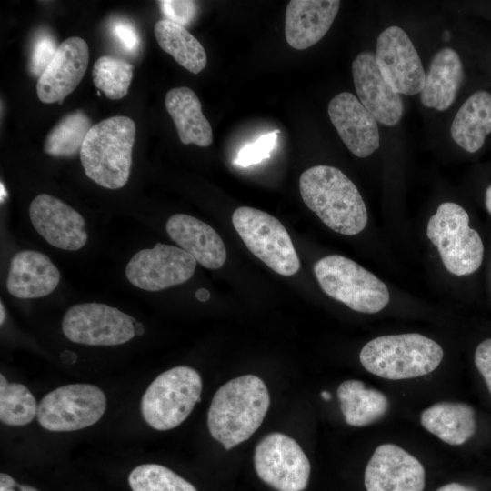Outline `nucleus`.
Wrapping results in <instances>:
<instances>
[{
    "label": "nucleus",
    "instance_id": "f257e3e1",
    "mask_svg": "<svg viewBox=\"0 0 491 491\" xmlns=\"http://www.w3.org/2000/svg\"><path fill=\"white\" fill-rule=\"evenodd\" d=\"M269 405L270 396L260 377L245 375L231 379L212 398L207 413L209 433L229 450L259 428Z\"/></svg>",
    "mask_w": 491,
    "mask_h": 491
},
{
    "label": "nucleus",
    "instance_id": "f03ea898",
    "mask_svg": "<svg viewBox=\"0 0 491 491\" xmlns=\"http://www.w3.org/2000/svg\"><path fill=\"white\" fill-rule=\"evenodd\" d=\"M304 203L330 229L342 235L360 233L367 224V211L355 184L339 169L312 166L299 178Z\"/></svg>",
    "mask_w": 491,
    "mask_h": 491
},
{
    "label": "nucleus",
    "instance_id": "7ed1b4c3",
    "mask_svg": "<svg viewBox=\"0 0 491 491\" xmlns=\"http://www.w3.org/2000/svg\"><path fill=\"white\" fill-rule=\"evenodd\" d=\"M135 138V124L127 116L109 117L93 125L80 151L86 176L102 187L122 188L130 175Z\"/></svg>",
    "mask_w": 491,
    "mask_h": 491
},
{
    "label": "nucleus",
    "instance_id": "20e7f679",
    "mask_svg": "<svg viewBox=\"0 0 491 491\" xmlns=\"http://www.w3.org/2000/svg\"><path fill=\"white\" fill-rule=\"evenodd\" d=\"M444 352L436 341L417 333L382 336L360 351L362 366L371 374L390 380L426 376L441 363Z\"/></svg>",
    "mask_w": 491,
    "mask_h": 491
},
{
    "label": "nucleus",
    "instance_id": "39448f33",
    "mask_svg": "<svg viewBox=\"0 0 491 491\" xmlns=\"http://www.w3.org/2000/svg\"><path fill=\"white\" fill-rule=\"evenodd\" d=\"M202 378L193 367L179 366L156 376L140 402L145 423L158 431L173 429L191 414L202 393Z\"/></svg>",
    "mask_w": 491,
    "mask_h": 491
},
{
    "label": "nucleus",
    "instance_id": "423d86ee",
    "mask_svg": "<svg viewBox=\"0 0 491 491\" xmlns=\"http://www.w3.org/2000/svg\"><path fill=\"white\" fill-rule=\"evenodd\" d=\"M314 273L327 296L355 311L377 313L389 302L390 295L385 283L347 257L325 256L315 264Z\"/></svg>",
    "mask_w": 491,
    "mask_h": 491
},
{
    "label": "nucleus",
    "instance_id": "0eeeda50",
    "mask_svg": "<svg viewBox=\"0 0 491 491\" xmlns=\"http://www.w3.org/2000/svg\"><path fill=\"white\" fill-rule=\"evenodd\" d=\"M428 239L437 247L446 268L456 276H466L482 264L484 245L469 226V215L459 205L442 203L427 224Z\"/></svg>",
    "mask_w": 491,
    "mask_h": 491
},
{
    "label": "nucleus",
    "instance_id": "6e6552de",
    "mask_svg": "<svg viewBox=\"0 0 491 491\" xmlns=\"http://www.w3.org/2000/svg\"><path fill=\"white\" fill-rule=\"evenodd\" d=\"M232 224L248 250L276 273L290 276L298 272L300 260L277 218L254 207L240 206L232 215Z\"/></svg>",
    "mask_w": 491,
    "mask_h": 491
},
{
    "label": "nucleus",
    "instance_id": "1a4fd4ad",
    "mask_svg": "<svg viewBox=\"0 0 491 491\" xmlns=\"http://www.w3.org/2000/svg\"><path fill=\"white\" fill-rule=\"evenodd\" d=\"M106 409L105 393L91 384H70L47 393L39 402V425L53 432H70L97 423Z\"/></svg>",
    "mask_w": 491,
    "mask_h": 491
},
{
    "label": "nucleus",
    "instance_id": "9d476101",
    "mask_svg": "<svg viewBox=\"0 0 491 491\" xmlns=\"http://www.w3.org/2000/svg\"><path fill=\"white\" fill-rule=\"evenodd\" d=\"M135 320L103 303H80L67 309L62 331L71 342L111 346L125 344L135 336Z\"/></svg>",
    "mask_w": 491,
    "mask_h": 491
},
{
    "label": "nucleus",
    "instance_id": "9b49d317",
    "mask_svg": "<svg viewBox=\"0 0 491 491\" xmlns=\"http://www.w3.org/2000/svg\"><path fill=\"white\" fill-rule=\"evenodd\" d=\"M254 466L258 477L276 491H303L310 462L299 444L279 432L265 436L256 446Z\"/></svg>",
    "mask_w": 491,
    "mask_h": 491
},
{
    "label": "nucleus",
    "instance_id": "f8f14e48",
    "mask_svg": "<svg viewBox=\"0 0 491 491\" xmlns=\"http://www.w3.org/2000/svg\"><path fill=\"white\" fill-rule=\"evenodd\" d=\"M195 266L196 260L186 251L157 243L132 256L125 266V276L133 286L155 292L185 283Z\"/></svg>",
    "mask_w": 491,
    "mask_h": 491
},
{
    "label": "nucleus",
    "instance_id": "ddd939ff",
    "mask_svg": "<svg viewBox=\"0 0 491 491\" xmlns=\"http://www.w3.org/2000/svg\"><path fill=\"white\" fill-rule=\"evenodd\" d=\"M375 56L382 76L396 93L413 95L421 92L426 74L418 53L402 28L391 25L378 35Z\"/></svg>",
    "mask_w": 491,
    "mask_h": 491
},
{
    "label": "nucleus",
    "instance_id": "4468645a",
    "mask_svg": "<svg viewBox=\"0 0 491 491\" xmlns=\"http://www.w3.org/2000/svg\"><path fill=\"white\" fill-rule=\"evenodd\" d=\"M29 216L36 232L56 248L76 251L87 242L82 215L51 195H36L30 204Z\"/></svg>",
    "mask_w": 491,
    "mask_h": 491
},
{
    "label": "nucleus",
    "instance_id": "2eb2a0df",
    "mask_svg": "<svg viewBox=\"0 0 491 491\" xmlns=\"http://www.w3.org/2000/svg\"><path fill=\"white\" fill-rule=\"evenodd\" d=\"M364 482L366 491H423L426 473L414 456L396 445L383 444L369 459Z\"/></svg>",
    "mask_w": 491,
    "mask_h": 491
},
{
    "label": "nucleus",
    "instance_id": "dca6fc26",
    "mask_svg": "<svg viewBox=\"0 0 491 491\" xmlns=\"http://www.w3.org/2000/svg\"><path fill=\"white\" fill-rule=\"evenodd\" d=\"M327 111L340 138L356 156H369L379 147L376 119L352 93L336 95Z\"/></svg>",
    "mask_w": 491,
    "mask_h": 491
},
{
    "label": "nucleus",
    "instance_id": "f3484780",
    "mask_svg": "<svg viewBox=\"0 0 491 491\" xmlns=\"http://www.w3.org/2000/svg\"><path fill=\"white\" fill-rule=\"evenodd\" d=\"M89 49L80 37L62 42L43 74L36 90L40 101L45 104L61 103L82 80L88 65Z\"/></svg>",
    "mask_w": 491,
    "mask_h": 491
},
{
    "label": "nucleus",
    "instance_id": "a211bd4d",
    "mask_svg": "<svg viewBox=\"0 0 491 491\" xmlns=\"http://www.w3.org/2000/svg\"><path fill=\"white\" fill-rule=\"evenodd\" d=\"M352 74L361 104L379 123L396 125L403 115V101L382 76L375 54L360 53L352 63Z\"/></svg>",
    "mask_w": 491,
    "mask_h": 491
},
{
    "label": "nucleus",
    "instance_id": "6ab92c4d",
    "mask_svg": "<svg viewBox=\"0 0 491 491\" xmlns=\"http://www.w3.org/2000/svg\"><path fill=\"white\" fill-rule=\"evenodd\" d=\"M340 7L337 0H291L286 11L287 44L306 49L319 42L331 27Z\"/></svg>",
    "mask_w": 491,
    "mask_h": 491
},
{
    "label": "nucleus",
    "instance_id": "aec40b11",
    "mask_svg": "<svg viewBox=\"0 0 491 491\" xmlns=\"http://www.w3.org/2000/svg\"><path fill=\"white\" fill-rule=\"evenodd\" d=\"M60 279L58 268L46 255L21 250L11 258L5 285L13 296L31 299L53 293Z\"/></svg>",
    "mask_w": 491,
    "mask_h": 491
},
{
    "label": "nucleus",
    "instance_id": "412c9836",
    "mask_svg": "<svg viewBox=\"0 0 491 491\" xmlns=\"http://www.w3.org/2000/svg\"><path fill=\"white\" fill-rule=\"evenodd\" d=\"M165 230L180 248L208 269H218L226 260V249L220 235L208 224L185 214L171 215Z\"/></svg>",
    "mask_w": 491,
    "mask_h": 491
},
{
    "label": "nucleus",
    "instance_id": "4be33fe9",
    "mask_svg": "<svg viewBox=\"0 0 491 491\" xmlns=\"http://www.w3.org/2000/svg\"><path fill=\"white\" fill-rule=\"evenodd\" d=\"M464 79L458 54L450 47L440 49L432 58L420 92L423 105L438 111L450 107Z\"/></svg>",
    "mask_w": 491,
    "mask_h": 491
},
{
    "label": "nucleus",
    "instance_id": "5701e85b",
    "mask_svg": "<svg viewBox=\"0 0 491 491\" xmlns=\"http://www.w3.org/2000/svg\"><path fill=\"white\" fill-rule=\"evenodd\" d=\"M165 104L184 145L206 147L212 144V127L202 112L199 98L192 89L182 86L169 90Z\"/></svg>",
    "mask_w": 491,
    "mask_h": 491
},
{
    "label": "nucleus",
    "instance_id": "b1692460",
    "mask_svg": "<svg viewBox=\"0 0 491 491\" xmlns=\"http://www.w3.org/2000/svg\"><path fill=\"white\" fill-rule=\"evenodd\" d=\"M450 132L463 149L478 151L491 133V94L480 90L470 95L456 114Z\"/></svg>",
    "mask_w": 491,
    "mask_h": 491
},
{
    "label": "nucleus",
    "instance_id": "393cba45",
    "mask_svg": "<svg viewBox=\"0 0 491 491\" xmlns=\"http://www.w3.org/2000/svg\"><path fill=\"white\" fill-rule=\"evenodd\" d=\"M421 425L446 444L462 445L476 431L473 408L465 403L441 402L421 413Z\"/></svg>",
    "mask_w": 491,
    "mask_h": 491
},
{
    "label": "nucleus",
    "instance_id": "a878e982",
    "mask_svg": "<svg viewBox=\"0 0 491 491\" xmlns=\"http://www.w3.org/2000/svg\"><path fill=\"white\" fill-rule=\"evenodd\" d=\"M340 409L347 425L365 426L382 418L389 406L379 390L368 388L360 380L349 379L337 388Z\"/></svg>",
    "mask_w": 491,
    "mask_h": 491
},
{
    "label": "nucleus",
    "instance_id": "bb28decb",
    "mask_svg": "<svg viewBox=\"0 0 491 491\" xmlns=\"http://www.w3.org/2000/svg\"><path fill=\"white\" fill-rule=\"evenodd\" d=\"M154 31L162 50L171 55L180 65L193 74H198L205 67V50L185 27L162 19L156 22Z\"/></svg>",
    "mask_w": 491,
    "mask_h": 491
},
{
    "label": "nucleus",
    "instance_id": "cd10ccee",
    "mask_svg": "<svg viewBox=\"0 0 491 491\" xmlns=\"http://www.w3.org/2000/svg\"><path fill=\"white\" fill-rule=\"evenodd\" d=\"M91 121L80 110L65 115L45 138V152L55 157H73L80 153L90 131Z\"/></svg>",
    "mask_w": 491,
    "mask_h": 491
},
{
    "label": "nucleus",
    "instance_id": "c85d7f7f",
    "mask_svg": "<svg viewBox=\"0 0 491 491\" xmlns=\"http://www.w3.org/2000/svg\"><path fill=\"white\" fill-rule=\"evenodd\" d=\"M36 401L30 390L20 383H8L0 375V420L6 426H23L37 414Z\"/></svg>",
    "mask_w": 491,
    "mask_h": 491
},
{
    "label": "nucleus",
    "instance_id": "c756f323",
    "mask_svg": "<svg viewBox=\"0 0 491 491\" xmlns=\"http://www.w3.org/2000/svg\"><path fill=\"white\" fill-rule=\"evenodd\" d=\"M134 65L129 62L101 56L93 66V82L109 99H120L126 95L133 77Z\"/></svg>",
    "mask_w": 491,
    "mask_h": 491
},
{
    "label": "nucleus",
    "instance_id": "7c9ffc66",
    "mask_svg": "<svg viewBox=\"0 0 491 491\" xmlns=\"http://www.w3.org/2000/svg\"><path fill=\"white\" fill-rule=\"evenodd\" d=\"M132 491H198L190 482L166 466L143 464L128 476Z\"/></svg>",
    "mask_w": 491,
    "mask_h": 491
},
{
    "label": "nucleus",
    "instance_id": "2f4dec72",
    "mask_svg": "<svg viewBox=\"0 0 491 491\" xmlns=\"http://www.w3.org/2000/svg\"><path fill=\"white\" fill-rule=\"evenodd\" d=\"M279 130L265 134L257 138L255 142L245 145L237 154L234 164L246 167L251 165L260 163L262 160L270 156V152L273 150Z\"/></svg>",
    "mask_w": 491,
    "mask_h": 491
},
{
    "label": "nucleus",
    "instance_id": "473e14b6",
    "mask_svg": "<svg viewBox=\"0 0 491 491\" xmlns=\"http://www.w3.org/2000/svg\"><path fill=\"white\" fill-rule=\"evenodd\" d=\"M58 46L55 39L48 33H41L34 41L30 62L31 72L40 76L53 60Z\"/></svg>",
    "mask_w": 491,
    "mask_h": 491
},
{
    "label": "nucleus",
    "instance_id": "72a5a7b5",
    "mask_svg": "<svg viewBox=\"0 0 491 491\" xmlns=\"http://www.w3.org/2000/svg\"><path fill=\"white\" fill-rule=\"evenodd\" d=\"M165 19L185 25L192 23L197 14V5L188 0H162L157 2Z\"/></svg>",
    "mask_w": 491,
    "mask_h": 491
},
{
    "label": "nucleus",
    "instance_id": "f704fd0d",
    "mask_svg": "<svg viewBox=\"0 0 491 491\" xmlns=\"http://www.w3.org/2000/svg\"><path fill=\"white\" fill-rule=\"evenodd\" d=\"M112 34L122 48L134 53L140 47V36L135 27L126 20H116L112 25Z\"/></svg>",
    "mask_w": 491,
    "mask_h": 491
},
{
    "label": "nucleus",
    "instance_id": "c9c22d12",
    "mask_svg": "<svg viewBox=\"0 0 491 491\" xmlns=\"http://www.w3.org/2000/svg\"><path fill=\"white\" fill-rule=\"evenodd\" d=\"M475 364L491 394V338L480 343L475 352Z\"/></svg>",
    "mask_w": 491,
    "mask_h": 491
},
{
    "label": "nucleus",
    "instance_id": "e433bc0d",
    "mask_svg": "<svg viewBox=\"0 0 491 491\" xmlns=\"http://www.w3.org/2000/svg\"><path fill=\"white\" fill-rule=\"evenodd\" d=\"M0 491H38L36 488L21 485L15 482V480L5 473L0 474Z\"/></svg>",
    "mask_w": 491,
    "mask_h": 491
},
{
    "label": "nucleus",
    "instance_id": "4c0bfd02",
    "mask_svg": "<svg viewBox=\"0 0 491 491\" xmlns=\"http://www.w3.org/2000/svg\"><path fill=\"white\" fill-rule=\"evenodd\" d=\"M436 491H475V490L458 483H449V484L442 486Z\"/></svg>",
    "mask_w": 491,
    "mask_h": 491
},
{
    "label": "nucleus",
    "instance_id": "58836bf2",
    "mask_svg": "<svg viewBox=\"0 0 491 491\" xmlns=\"http://www.w3.org/2000/svg\"><path fill=\"white\" fill-rule=\"evenodd\" d=\"M195 296L199 301H207L210 297V293L205 288H200L195 292Z\"/></svg>",
    "mask_w": 491,
    "mask_h": 491
},
{
    "label": "nucleus",
    "instance_id": "ea45409f",
    "mask_svg": "<svg viewBox=\"0 0 491 491\" xmlns=\"http://www.w3.org/2000/svg\"><path fill=\"white\" fill-rule=\"evenodd\" d=\"M486 207L487 211L491 214V185L486 191Z\"/></svg>",
    "mask_w": 491,
    "mask_h": 491
},
{
    "label": "nucleus",
    "instance_id": "a19ab883",
    "mask_svg": "<svg viewBox=\"0 0 491 491\" xmlns=\"http://www.w3.org/2000/svg\"><path fill=\"white\" fill-rule=\"evenodd\" d=\"M0 312H1V316H0V324L3 325L4 322H5V307H4V305L1 301V304H0Z\"/></svg>",
    "mask_w": 491,
    "mask_h": 491
},
{
    "label": "nucleus",
    "instance_id": "79ce46f5",
    "mask_svg": "<svg viewBox=\"0 0 491 491\" xmlns=\"http://www.w3.org/2000/svg\"><path fill=\"white\" fill-rule=\"evenodd\" d=\"M135 335H142L144 333V327L141 324L135 322Z\"/></svg>",
    "mask_w": 491,
    "mask_h": 491
},
{
    "label": "nucleus",
    "instance_id": "37998d69",
    "mask_svg": "<svg viewBox=\"0 0 491 491\" xmlns=\"http://www.w3.org/2000/svg\"><path fill=\"white\" fill-rule=\"evenodd\" d=\"M321 396L323 397L324 400H326V401L330 400V398H331V395L327 391H322L321 392Z\"/></svg>",
    "mask_w": 491,
    "mask_h": 491
},
{
    "label": "nucleus",
    "instance_id": "c03bdc74",
    "mask_svg": "<svg viewBox=\"0 0 491 491\" xmlns=\"http://www.w3.org/2000/svg\"><path fill=\"white\" fill-rule=\"evenodd\" d=\"M443 38L445 39V41H448L450 39V33L448 31H445L443 33Z\"/></svg>",
    "mask_w": 491,
    "mask_h": 491
}]
</instances>
